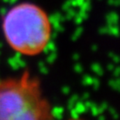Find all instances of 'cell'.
<instances>
[{"label": "cell", "instance_id": "obj_1", "mask_svg": "<svg viewBox=\"0 0 120 120\" xmlns=\"http://www.w3.org/2000/svg\"><path fill=\"white\" fill-rule=\"evenodd\" d=\"M2 33L8 46L23 56H37L47 48L52 25L47 12L35 3L13 5L2 18Z\"/></svg>", "mask_w": 120, "mask_h": 120}, {"label": "cell", "instance_id": "obj_2", "mask_svg": "<svg viewBox=\"0 0 120 120\" xmlns=\"http://www.w3.org/2000/svg\"><path fill=\"white\" fill-rule=\"evenodd\" d=\"M53 118V109L43 94L40 78L29 69L18 76L0 78V120Z\"/></svg>", "mask_w": 120, "mask_h": 120}]
</instances>
